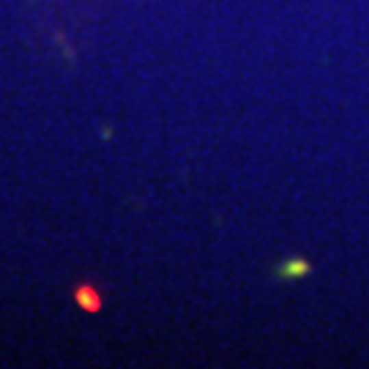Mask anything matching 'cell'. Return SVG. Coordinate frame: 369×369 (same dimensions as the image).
<instances>
[{"label": "cell", "instance_id": "obj_1", "mask_svg": "<svg viewBox=\"0 0 369 369\" xmlns=\"http://www.w3.org/2000/svg\"><path fill=\"white\" fill-rule=\"evenodd\" d=\"M77 304H79L82 309H88V312H99V309H101V298L96 296L93 288H79V290H77Z\"/></svg>", "mask_w": 369, "mask_h": 369}, {"label": "cell", "instance_id": "obj_2", "mask_svg": "<svg viewBox=\"0 0 369 369\" xmlns=\"http://www.w3.org/2000/svg\"><path fill=\"white\" fill-rule=\"evenodd\" d=\"M307 271H309V263L304 260H290L282 266V277H304Z\"/></svg>", "mask_w": 369, "mask_h": 369}]
</instances>
